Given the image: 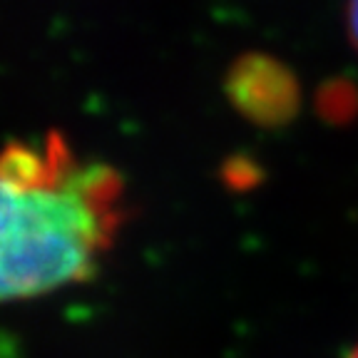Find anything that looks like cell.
<instances>
[{
    "mask_svg": "<svg viewBox=\"0 0 358 358\" xmlns=\"http://www.w3.org/2000/svg\"><path fill=\"white\" fill-rule=\"evenodd\" d=\"M124 222V182L50 134L0 152V303L90 279Z\"/></svg>",
    "mask_w": 358,
    "mask_h": 358,
    "instance_id": "cell-1",
    "label": "cell"
},
{
    "mask_svg": "<svg viewBox=\"0 0 358 358\" xmlns=\"http://www.w3.org/2000/svg\"><path fill=\"white\" fill-rule=\"evenodd\" d=\"M224 92L252 124L279 129L294 122L301 107V85L284 60L266 52L239 55L224 78Z\"/></svg>",
    "mask_w": 358,
    "mask_h": 358,
    "instance_id": "cell-2",
    "label": "cell"
},
{
    "mask_svg": "<svg viewBox=\"0 0 358 358\" xmlns=\"http://www.w3.org/2000/svg\"><path fill=\"white\" fill-rule=\"evenodd\" d=\"M316 110L331 124H348L358 117V85L346 78L324 83L316 95Z\"/></svg>",
    "mask_w": 358,
    "mask_h": 358,
    "instance_id": "cell-3",
    "label": "cell"
},
{
    "mask_svg": "<svg viewBox=\"0 0 358 358\" xmlns=\"http://www.w3.org/2000/svg\"><path fill=\"white\" fill-rule=\"evenodd\" d=\"M227 182H229L234 189H246V187H254L259 182V169L257 164H252L249 159H239V162H231L227 167Z\"/></svg>",
    "mask_w": 358,
    "mask_h": 358,
    "instance_id": "cell-4",
    "label": "cell"
},
{
    "mask_svg": "<svg viewBox=\"0 0 358 358\" xmlns=\"http://www.w3.org/2000/svg\"><path fill=\"white\" fill-rule=\"evenodd\" d=\"M346 30H348V38H351L353 48H356V52H358V0H348Z\"/></svg>",
    "mask_w": 358,
    "mask_h": 358,
    "instance_id": "cell-5",
    "label": "cell"
},
{
    "mask_svg": "<svg viewBox=\"0 0 358 358\" xmlns=\"http://www.w3.org/2000/svg\"><path fill=\"white\" fill-rule=\"evenodd\" d=\"M348 358H358V346L353 348V351H351V356H348Z\"/></svg>",
    "mask_w": 358,
    "mask_h": 358,
    "instance_id": "cell-6",
    "label": "cell"
}]
</instances>
